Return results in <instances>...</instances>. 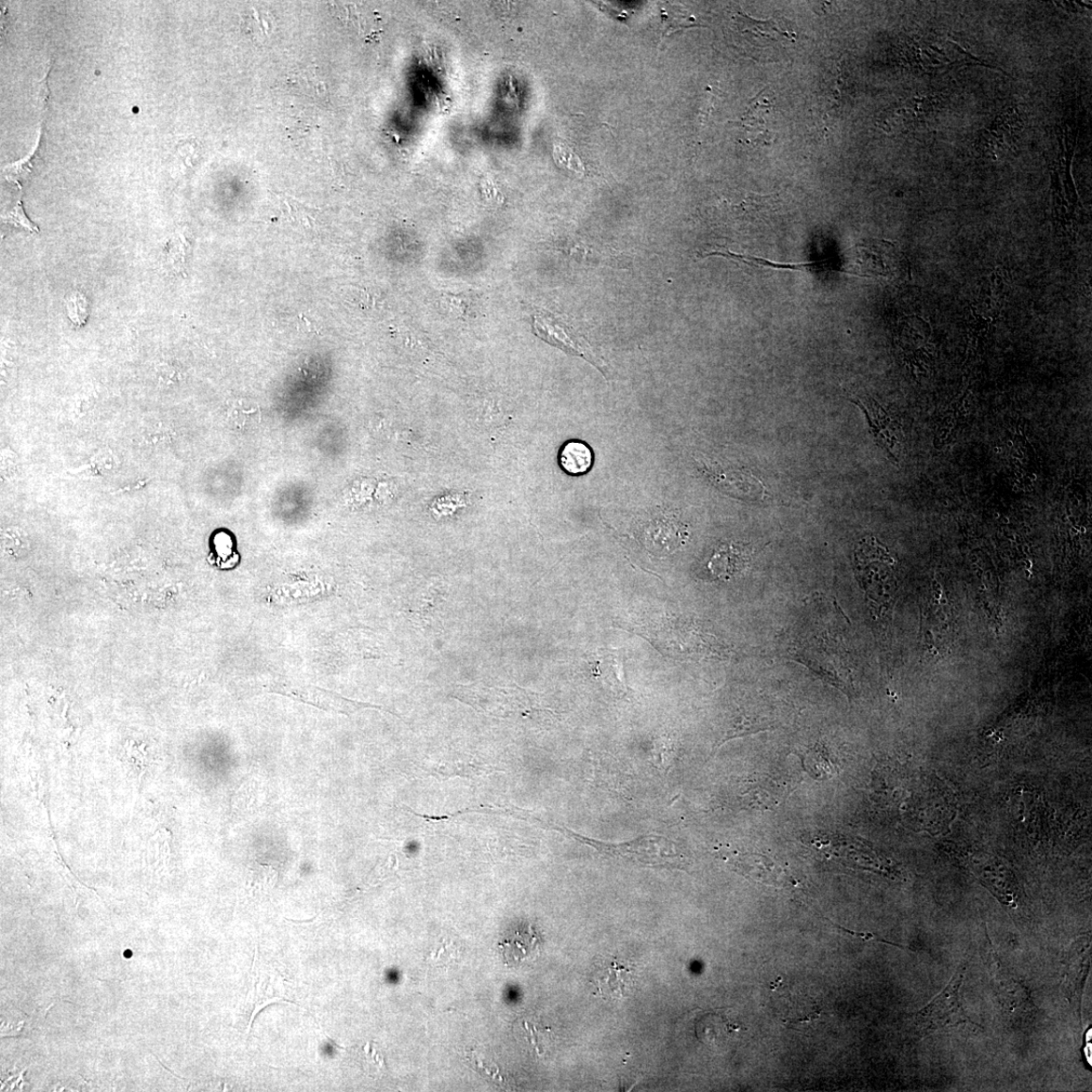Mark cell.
I'll return each instance as SVG.
<instances>
[{
    "label": "cell",
    "instance_id": "obj_1",
    "mask_svg": "<svg viewBox=\"0 0 1092 1092\" xmlns=\"http://www.w3.org/2000/svg\"><path fill=\"white\" fill-rule=\"evenodd\" d=\"M894 560L875 538L862 541L855 551L856 574L868 597L879 605L894 599L896 579Z\"/></svg>",
    "mask_w": 1092,
    "mask_h": 1092
},
{
    "label": "cell",
    "instance_id": "obj_2",
    "mask_svg": "<svg viewBox=\"0 0 1092 1092\" xmlns=\"http://www.w3.org/2000/svg\"><path fill=\"white\" fill-rule=\"evenodd\" d=\"M1073 140L1068 133L1065 134L1067 158H1061L1052 166L1051 197L1052 215H1053L1056 231L1063 236L1073 237L1077 230V221L1082 214L1083 207L1078 198L1071 177V157L1073 154Z\"/></svg>",
    "mask_w": 1092,
    "mask_h": 1092
},
{
    "label": "cell",
    "instance_id": "obj_3",
    "mask_svg": "<svg viewBox=\"0 0 1092 1092\" xmlns=\"http://www.w3.org/2000/svg\"><path fill=\"white\" fill-rule=\"evenodd\" d=\"M894 243L872 240L849 251L843 273L864 277H896L909 264Z\"/></svg>",
    "mask_w": 1092,
    "mask_h": 1092
},
{
    "label": "cell",
    "instance_id": "obj_4",
    "mask_svg": "<svg viewBox=\"0 0 1092 1092\" xmlns=\"http://www.w3.org/2000/svg\"><path fill=\"white\" fill-rule=\"evenodd\" d=\"M964 974L957 973L948 987L914 1017L916 1029L923 1036L939 1030L959 1027L970 1022L963 1009L960 989Z\"/></svg>",
    "mask_w": 1092,
    "mask_h": 1092
},
{
    "label": "cell",
    "instance_id": "obj_5",
    "mask_svg": "<svg viewBox=\"0 0 1092 1092\" xmlns=\"http://www.w3.org/2000/svg\"><path fill=\"white\" fill-rule=\"evenodd\" d=\"M573 835L578 841L590 845L602 853L628 857L646 863V864H666V863L673 862V859L678 857L675 846L666 838L658 837V835H649V837H641L619 845L587 839L578 834Z\"/></svg>",
    "mask_w": 1092,
    "mask_h": 1092
},
{
    "label": "cell",
    "instance_id": "obj_6",
    "mask_svg": "<svg viewBox=\"0 0 1092 1092\" xmlns=\"http://www.w3.org/2000/svg\"><path fill=\"white\" fill-rule=\"evenodd\" d=\"M1023 130V117L1017 106L1010 107L984 130L977 140V151L991 159H1000L1016 150Z\"/></svg>",
    "mask_w": 1092,
    "mask_h": 1092
},
{
    "label": "cell",
    "instance_id": "obj_7",
    "mask_svg": "<svg viewBox=\"0 0 1092 1092\" xmlns=\"http://www.w3.org/2000/svg\"><path fill=\"white\" fill-rule=\"evenodd\" d=\"M534 333L546 342L557 346L564 353L583 357L604 372V361L593 352L591 346L578 337L571 336L560 323L545 316H535Z\"/></svg>",
    "mask_w": 1092,
    "mask_h": 1092
},
{
    "label": "cell",
    "instance_id": "obj_8",
    "mask_svg": "<svg viewBox=\"0 0 1092 1092\" xmlns=\"http://www.w3.org/2000/svg\"><path fill=\"white\" fill-rule=\"evenodd\" d=\"M644 538L646 546L655 555L668 556L685 545L688 538L687 526L673 516L656 518L645 529Z\"/></svg>",
    "mask_w": 1092,
    "mask_h": 1092
},
{
    "label": "cell",
    "instance_id": "obj_9",
    "mask_svg": "<svg viewBox=\"0 0 1092 1092\" xmlns=\"http://www.w3.org/2000/svg\"><path fill=\"white\" fill-rule=\"evenodd\" d=\"M939 100L932 96L916 97L894 107L884 119L885 128L894 131L919 127L939 109Z\"/></svg>",
    "mask_w": 1092,
    "mask_h": 1092
},
{
    "label": "cell",
    "instance_id": "obj_10",
    "mask_svg": "<svg viewBox=\"0 0 1092 1092\" xmlns=\"http://www.w3.org/2000/svg\"><path fill=\"white\" fill-rule=\"evenodd\" d=\"M852 402L865 413L872 434L880 447L896 460L895 450L900 442V431L896 423L880 404L872 399H857Z\"/></svg>",
    "mask_w": 1092,
    "mask_h": 1092
},
{
    "label": "cell",
    "instance_id": "obj_11",
    "mask_svg": "<svg viewBox=\"0 0 1092 1092\" xmlns=\"http://www.w3.org/2000/svg\"><path fill=\"white\" fill-rule=\"evenodd\" d=\"M1090 958V939L1083 938L1075 942L1064 962V989L1068 999H1074L1083 991L1088 974Z\"/></svg>",
    "mask_w": 1092,
    "mask_h": 1092
},
{
    "label": "cell",
    "instance_id": "obj_12",
    "mask_svg": "<svg viewBox=\"0 0 1092 1092\" xmlns=\"http://www.w3.org/2000/svg\"><path fill=\"white\" fill-rule=\"evenodd\" d=\"M991 974L992 989L1009 1014L1031 1008V996L1027 989L1014 976L1009 975L1001 962L992 964Z\"/></svg>",
    "mask_w": 1092,
    "mask_h": 1092
},
{
    "label": "cell",
    "instance_id": "obj_13",
    "mask_svg": "<svg viewBox=\"0 0 1092 1092\" xmlns=\"http://www.w3.org/2000/svg\"><path fill=\"white\" fill-rule=\"evenodd\" d=\"M1002 279L999 286L992 288L986 296L980 298L971 305V318L970 329L973 331L974 339L979 335H986L990 331V326L997 318H999L1005 300V288H1002Z\"/></svg>",
    "mask_w": 1092,
    "mask_h": 1092
},
{
    "label": "cell",
    "instance_id": "obj_14",
    "mask_svg": "<svg viewBox=\"0 0 1092 1092\" xmlns=\"http://www.w3.org/2000/svg\"><path fill=\"white\" fill-rule=\"evenodd\" d=\"M593 673L603 684L620 695L626 693L624 656L617 651H600L592 663Z\"/></svg>",
    "mask_w": 1092,
    "mask_h": 1092
},
{
    "label": "cell",
    "instance_id": "obj_15",
    "mask_svg": "<svg viewBox=\"0 0 1092 1092\" xmlns=\"http://www.w3.org/2000/svg\"><path fill=\"white\" fill-rule=\"evenodd\" d=\"M749 561L750 554L746 546L723 545L714 552L708 562V569L717 578L728 581L743 572Z\"/></svg>",
    "mask_w": 1092,
    "mask_h": 1092
},
{
    "label": "cell",
    "instance_id": "obj_16",
    "mask_svg": "<svg viewBox=\"0 0 1092 1092\" xmlns=\"http://www.w3.org/2000/svg\"><path fill=\"white\" fill-rule=\"evenodd\" d=\"M503 961L508 966H515L532 961L539 954L538 940L531 927L517 930L504 942L499 943Z\"/></svg>",
    "mask_w": 1092,
    "mask_h": 1092
},
{
    "label": "cell",
    "instance_id": "obj_17",
    "mask_svg": "<svg viewBox=\"0 0 1092 1092\" xmlns=\"http://www.w3.org/2000/svg\"><path fill=\"white\" fill-rule=\"evenodd\" d=\"M631 969L616 961L601 969L595 978L597 990L603 999H623L631 989Z\"/></svg>",
    "mask_w": 1092,
    "mask_h": 1092
},
{
    "label": "cell",
    "instance_id": "obj_18",
    "mask_svg": "<svg viewBox=\"0 0 1092 1092\" xmlns=\"http://www.w3.org/2000/svg\"><path fill=\"white\" fill-rule=\"evenodd\" d=\"M251 975L254 977L255 982L253 983L252 996L254 1010L252 1013L250 1027L252 1026L255 1016L258 1015L262 1008L268 1005L281 1002L283 1000L282 990L279 989V987H277L280 986V983L278 981L274 983V979L277 974H275L273 971L266 970L253 964Z\"/></svg>",
    "mask_w": 1092,
    "mask_h": 1092
},
{
    "label": "cell",
    "instance_id": "obj_19",
    "mask_svg": "<svg viewBox=\"0 0 1092 1092\" xmlns=\"http://www.w3.org/2000/svg\"><path fill=\"white\" fill-rule=\"evenodd\" d=\"M593 462L594 455L585 442L574 440L563 445L560 464L566 473L574 476L586 474Z\"/></svg>",
    "mask_w": 1092,
    "mask_h": 1092
},
{
    "label": "cell",
    "instance_id": "obj_20",
    "mask_svg": "<svg viewBox=\"0 0 1092 1092\" xmlns=\"http://www.w3.org/2000/svg\"><path fill=\"white\" fill-rule=\"evenodd\" d=\"M908 45V61L915 69L922 71H935L951 62L946 53H943L942 50H940L935 45L918 42H911Z\"/></svg>",
    "mask_w": 1092,
    "mask_h": 1092
},
{
    "label": "cell",
    "instance_id": "obj_21",
    "mask_svg": "<svg viewBox=\"0 0 1092 1092\" xmlns=\"http://www.w3.org/2000/svg\"><path fill=\"white\" fill-rule=\"evenodd\" d=\"M705 255L722 256V258H725L728 260H733L735 261L743 262L745 264H748V265L753 266V267H763V268L768 267V268H773V269H789V271H803V269H806V268H815V267H818L819 264L824 262V261H822L819 263L818 262L777 263V262H773L771 261H768V260H764V259H760V258H753V256H751V255L736 254V253H734V252H732L730 250H726V249H721L719 251H712V252L706 253Z\"/></svg>",
    "mask_w": 1092,
    "mask_h": 1092
},
{
    "label": "cell",
    "instance_id": "obj_22",
    "mask_svg": "<svg viewBox=\"0 0 1092 1092\" xmlns=\"http://www.w3.org/2000/svg\"><path fill=\"white\" fill-rule=\"evenodd\" d=\"M283 204H285L287 208L290 218L295 224L305 228L313 226L317 217V210L309 208L301 204L300 201L293 199V198H283Z\"/></svg>",
    "mask_w": 1092,
    "mask_h": 1092
},
{
    "label": "cell",
    "instance_id": "obj_23",
    "mask_svg": "<svg viewBox=\"0 0 1092 1092\" xmlns=\"http://www.w3.org/2000/svg\"><path fill=\"white\" fill-rule=\"evenodd\" d=\"M554 156L558 166L574 172L583 174L584 166L581 159L574 152L568 144L563 142H556L554 148Z\"/></svg>",
    "mask_w": 1092,
    "mask_h": 1092
},
{
    "label": "cell",
    "instance_id": "obj_24",
    "mask_svg": "<svg viewBox=\"0 0 1092 1092\" xmlns=\"http://www.w3.org/2000/svg\"><path fill=\"white\" fill-rule=\"evenodd\" d=\"M663 24H664V30H663V34H662V39L669 36L671 33H673L677 30L682 29V28H692V26L701 25L700 24H698L696 22V19L694 17L688 15V13H686V12H681V11L668 12L666 10L663 11Z\"/></svg>",
    "mask_w": 1092,
    "mask_h": 1092
},
{
    "label": "cell",
    "instance_id": "obj_25",
    "mask_svg": "<svg viewBox=\"0 0 1092 1092\" xmlns=\"http://www.w3.org/2000/svg\"><path fill=\"white\" fill-rule=\"evenodd\" d=\"M67 311L76 325H83L87 318V304L84 294L73 293L66 299Z\"/></svg>",
    "mask_w": 1092,
    "mask_h": 1092
},
{
    "label": "cell",
    "instance_id": "obj_26",
    "mask_svg": "<svg viewBox=\"0 0 1092 1092\" xmlns=\"http://www.w3.org/2000/svg\"><path fill=\"white\" fill-rule=\"evenodd\" d=\"M38 154L39 150L30 159H25L15 166L8 167L5 171L8 181L21 186V182L28 178V174L33 168V162L38 158Z\"/></svg>",
    "mask_w": 1092,
    "mask_h": 1092
},
{
    "label": "cell",
    "instance_id": "obj_27",
    "mask_svg": "<svg viewBox=\"0 0 1092 1092\" xmlns=\"http://www.w3.org/2000/svg\"><path fill=\"white\" fill-rule=\"evenodd\" d=\"M5 221L7 224L24 228L25 230H29L31 232L39 231L38 227L35 226L28 218H26L21 200H19L15 208H13L6 215Z\"/></svg>",
    "mask_w": 1092,
    "mask_h": 1092
},
{
    "label": "cell",
    "instance_id": "obj_28",
    "mask_svg": "<svg viewBox=\"0 0 1092 1092\" xmlns=\"http://www.w3.org/2000/svg\"><path fill=\"white\" fill-rule=\"evenodd\" d=\"M818 1016H819V1013H818V1011H817V1008L815 1007V1010L814 1011V1013H813V1014H811V1015H808V1016H807V1018H805V1019H802V1020H792V1021L788 1020V1021H787V1022H803V1021H813V1020H815V1019L818 1018Z\"/></svg>",
    "mask_w": 1092,
    "mask_h": 1092
}]
</instances>
